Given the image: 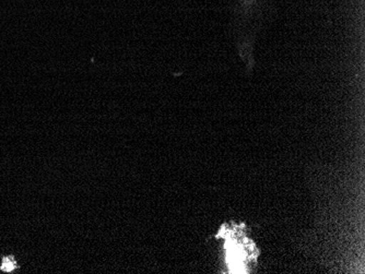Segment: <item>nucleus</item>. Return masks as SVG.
Segmentation results:
<instances>
[{
	"label": "nucleus",
	"instance_id": "f257e3e1",
	"mask_svg": "<svg viewBox=\"0 0 365 274\" xmlns=\"http://www.w3.org/2000/svg\"><path fill=\"white\" fill-rule=\"evenodd\" d=\"M19 269V265H16V261L14 260V257L3 258V263L0 265V271L4 272H14V270Z\"/></svg>",
	"mask_w": 365,
	"mask_h": 274
}]
</instances>
